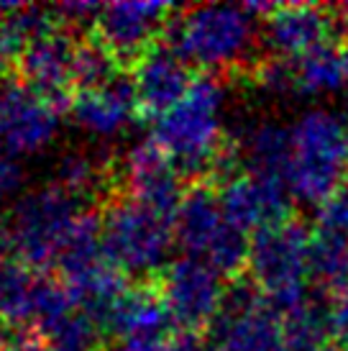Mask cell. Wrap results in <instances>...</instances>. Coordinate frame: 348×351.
I'll return each mask as SVG.
<instances>
[{
	"label": "cell",
	"instance_id": "cell-9",
	"mask_svg": "<svg viewBox=\"0 0 348 351\" xmlns=\"http://www.w3.org/2000/svg\"><path fill=\"white\" fill-rule=\"evenodd\" d=\"M59 106L21 82H0V147L8 156H34L54 144Z\"/></svg>",
	"mask_w": 348,
	"mask_h": 351
},
{
	"label": "cell",
	"instance_id": "cell-28",
	"mask_svg": "<svg viewBox=\"0 0 348 351\" xmlns=\"http://www.w3.org/2000/svg\"><path fill=\"white\" fill-rule=\"evenodd\" d=\"M320 231L336 234L348 241V185H343L320 208Z\"/></svg>",
	"mask_w": 348,
	"mask_h": 351
},
{
	"label": "cell",
	"instance_id": "cell-22",
	"mask_svg": "<svg viewBox=\"0 0 348 351\" xmlns=\"http://www.w3.org/2000/svg\"><path fill=\"white\" fill-rule=\"evenodd\" d=\"M49 351H100L103 326L79 308L59 315L39 331Z\"/></svg>",
	"mask_w": 348,
	"mask_h": 351
},
{
	"label": "cell",
	"instance_id": "cell-33",
	"mask_svg": "<svg viewBox=\"0 0 348 351\" xmlns=\"http://www.w3.org/2000/svg\"><path fill=\"white\" fill-rule=\"evenodd\" d=\"M166 351H213L197 331H179L169 336Z\"/></svg>",
	"mask_w": 348,
	"mask_h": 351
},
{
	"label": "cell",
	"instance_id": "cell-35",
	"mask_svg": "<svg viewBox=\"0 0 348 351\" xmlns=\"http://www.w3.org/2000/svg\"><path fill=\"white\" fill-rule=\"evenodd\" d=\"M340 57H343V64H346V90H348V44H346V49L340 51Z\"/></svg>",
	"mask_w": 348,
	"mask_h": 351
},
{
	"label": "cell",
	"instance_id": "cell-24",
	"mask_svg": "<svg viewBox=\"0 0 348 351\" xmlns=\"http://www.w3.org/2000/svg\"><path fill=\"white\" fill-rule=\"evenodd\" d=\"M312 277L328 290H348V241L336 234L320 231L312 239Z\"/></svg>",
	"mask_w": 348,
	"mask_h": 351
},
{
	"label": "cell",
	"instance_id": "cell-17",
	"mask_svg": "<svg viewBox=\"0 0 348 351\" xmlns=\"http://www.w3.org/2000/svg\"><path fill=\"white\" fill-rule=\"evenodd\" d=\"M131 77H134L141 110L154 118L177 106L195 82L190 75V62L169 41H156L134 64Z\"/></svg>",
	"mask_w": 348,
	"mask_h": 351
},
{
	"label": "cell",
	"instance_id": "cell-18",
	"mask_svg": "<svg viewBox=\"0 0 348 351\" xmlns=\"http://www.w3.org/2000/svg\"><path fill=\"white\" fill-rule=\"evenodd\" d=\"M172 323L162 293H151L146 287H128L108 315L105 331L116 333L121 341H149L169 339L166 331Z\"/></svg>",
	"mask_w": 348,
	"mask_h": 351
},
{
	"label": "cell",
	"instance_id": "cell-31",
	"mask_svg": "<svg viewBox=\"0 0 348 351\" xmlns=\"http://www.w3.org/2000/svg\"><path fill=\"white\" fill-rule=\"evenodd\" d=\"M23 187V169L21 165L8 154H0V205L5 203L8 197L21 193Z\"/></svg>",
	"mask_w": 348,
	"mask_h": 351
},
{
	"label": "cell",
	"instance_id": "cell-32",
	"mask_svg": "<svg viewBox=\"0 0 348 351\" xmlns=\"http://www.w3.org/2000/svg\"><path fill=\"white\" fill-rule=\"evenodd\" d=\"M23 41L18 39V34L10 29L5 21H0V75H5L8 67L16 62L18 64V57L23 51Z\"/></svg>",
	"mask_w": 348,
	"mask_h": 351
},
{
	"label": "cell",
	"instance_id": "cell-34",
	"mask_svg": "<svg viewBox=\"0 0 348 351\" xmlns=\"http://www.w3.org/2000/svg\"><path fill=\"white\" fill-rule=\"evenodd\" d=\"M0 351H49V349H47V343L31 341V339H18V341L3 343Z\"/></svg>",
	"mask_w": 348,
	"mask_h": 351
},
{
	"label": "cell",
	"instance_id": "cell-14",
	"mask_svg": "<svg viewBox=\"0 0 348 351\" xmlns=\"http://www.w3.org/2000/svg\"><path fill=\"white\" fill-rule=\"evenodd\" d=\"M72 123L92 138H116L126 134L134 118L141 113L134 77L118 72L105 88L77 90L67 103Z\"/></svg>",
	"mask_w": 348,
	"mask_h": 351
},
{
	"label": "cell",
	"instance_id": "cell-15",
	"mask_svg": "<svg viewBox=\"0 0 348 351\" xmlns=\"http://www.w3.org/2000/svg\"><path fill=\"white\" fill-rule=\"evenodd\" d=\"M336 34V19L320 5H277L266 13L261 39L277 59H297L328 49Z\"/></svg>",
	"mask_w": 348,
	"mask_h": 351
},
{
	"label": "cell",
	"instance_id": "cell-1",
	"mask_svg": "<svg viewBox=\"0 0 348 351\" xmlns=\"http://www.w3.org/2000/svg\"><path fill=\"white\" fill-rule=\"evenodd\" d=\"M225 85L215 75H203L177 106L154 118L151 138L164 149L179 175L218 172L225 156Z\"/></svg>",
	"mask_w": 348,
	"mask_h": 351
},
{
	"label": "cell",
	"instance_id": "cell-2",
	"mask_svg": "<svg viewBox=\"0 0 348 351\" xmlns=\"http://www.w3.org/2000/svg\"><path fill=\"white\" fill-rule=\"evenodd\" d=\"M348 175V118L333 108H308L290 126V156L282 185L295 200L323 205Z\"/></svg>",
	"mask_w": 348,
	"mask_h": 351
},
{
	"label": "cell",
	"instance_id": "cell-4",
	"mask_svg": "<svg viewBox=\"0 0 348 351\" xmlns=\"http://www.w3.org/2000/svg\"><path fill=\"white\" fill-rule=\"evenodd\" d=\"M82 213L85 210L79 208L77 197H72L57 182L36 187L13 203L3 239L21 262L39 272L59 262V254Z\"/></svg>",
	"mask_w": 348,
	"mask_h": 351
},
{
	"label": "cell",
	"instance_id": "cell-27",
	"mask_svg": "<svg viewBox=\"0 0 348 351\" xmlns=\"http://www.w3.org/2000/svg\"><path fill=\"white\" fill-rule=\"evenodd\" d=\"M259 88L271 98H284L295 93V69L287 59H271L259 67Z\"/></svg>",
	"mask_w": 348,
	"mask_h": 351
},
{
	"label": "cell",
	"instance_id": "cell-3",
	"mask_svg": "<svg viewBox=\"0 0 348 351\" xmlns=\"http://www.w3.org/2000/svg\"><path fill=\"white\" fill-rule=\"evenodd\" d=\"M264 5H236V3H205L187 8L169 26V44L190 64L223 72L241 67L253 57L261 36Z\"/></svg>",
	"mask_w": 348,
	"mask_h": 351
},
{
	"label": "cell",
	"instance_id": "cell-8",
	"mask_svg": "<svg viewBox=\"0 0 348 351\" xmlns=\"http://www.w3.org/2000/svg\"><path fill=\"white\" fill-rule=\"evenodd\" d=\"M213 351H290L282 313L256 285H233L210 326Z\"/></svg>",
	"mask_w": 348,
	"mask_h": 351
},
{
	"label": "cell",
	"instance_id": "cell-20",
	"mask_svg": "<svg viewBox=\"0 0 348 351\" xmlns=\"http://www.w3.org/2000/svg\"><path fill=\"white\" fill-rule=\"evenodd\" d=\"M41 282H44V274L36 269L16 262L5 264L0 269V323L34 328Z\"/></svg>",
	"mask_w": 348,
	"mask_h": 351
},
{
	"label": "cell",
	"instance_id": "cell-6",
	"mask_svg": "<svg viewBox=\"0 0 348 351\" xmlns=\"http://www.w3.org/2000/svg\"><path fill=\"white\" fill-rule=\"evenodd\" d=\"M253 285L279 313L308 300L312 277V236L300 223H279L253 236L249 249Z\"/></svg>",
	"mask_w": 348,
	"mask_h": 351
},
{
	"label": "cell",
	"instance_id": "cell-38",
	"mask_svg": "<svg viewBox=\"0 0 348 351\" xmlns=\"http://www.w3.org/2000/svg\"><path fill=\"white\" fill-rule=\"evenodd\" d=\"M340 13H343V16H346V19H348V3H346V5H343V8H340Z\"/></svg>",
	"mask_w": 348,
	"mask_h": 351
},
{
	"label": "cell",
	"instance_id": "cell-19",
	"mask_svg": "<svg viewBox=\"0 0 348 351\" xmlns=\"http://www.w3.org/2000/svg\"><path fill=\"white\" fill-rule=\"evenodd\" d=\"M238 154L249 175L282 182L290 156V128L271 118L249 121L238 136Z\"/></svg>",
	"mask_w": 348,
	"mask_h": 351
},
{
	"label": "cell",
	"instance_id": "cell-16",
	"mask_svg": "<svg viewBox=\"0 0 348 351\" xmlns=\"http://www.w3.org/2000/svg\"><path fill=\"white\" fill-rule=\"evenodd\" d=\"M77 44L79 41L72 39V34L64 29H54L39 39L26 41L18 57L21 82L57 106L67 100L69 88L75 85Z\"/></svg>",
	"mask_w": 348,
	"mask_h": 351
},
{
	"label": "cell",
	"instance_id": "cell-36",
	"mask_svg": "<svg viewBox=\"0 0 348 351\" xmlns=\"http://www.w3.org/2000/svg\"><path fill=\"white\" fill-rule=\"evenodd\" d=\"M318 351H343V349H340V346H328V343H325V346H320Z\"/></svg>",
	"mask_w": 348,
	"mask_h": 351
},
{
	"label": "cell",
	"instance_id": "cell-12",
	"mask_svg": "<svg viewBox=\"0 0 348 351\" xmlns=\"http://www.w3.org/2000/svg\"><path fill=\"white\" fill-rule=\"evenodd\" d=\"M172 5L166 3H108L95 21L97 41L118 62H138L156 44Z\"/></svg>",
	"mask_w": 348,
	"mask_h": 351
},
{
	"label": "cell",
	"instance_id": "cell-37",
	"mask_svg": "<svg viewBox=\"0 0 348 351\" xmlns=\"http://www.w3.org/2000/svg\"><path fill=\"white\" fill-rule=\"evenodd\" d=\"M3 343H8V339H5V331H3V326H0V346Z\"/></svg>",
	"mask_w": 348,
	"mask_h": 351
},
{
	"label": "cell",
	"instance_id": "cell-7",
	"mask_svg": "<svg viewBox=\"0 0 348 351\" xmlns=\"http://www.w3.org/2000/svg\"><path fill=\"white\" fill-rule=\"evenodd\" d=\"M174 236L184 256L203 259L223 277L249 264L251 244L246 241V234L228 221L221 195L210 187L197 185L184 193L182 205L174 215Z\"/></svg>",
	"mask_w": 348,
	"mask_h": 351
},
{
	"label": "cell",
	"instance_id": "cell-23",
	"mask_svg": "<svg viewBox=\"0 0 348 351\" xmlns=\"http://www.w3.org/2000/svg\"><path fill=\"white\" fill-rule=\"evenodd\" d=\"M282 321L290 351H318L320 346H325L323 341L328 336V313L325 305H320L312 295L287 308L282 313Z\"/></svg>",
	"mask_w": 348,
	"mask_h": 351
},
{
	"label": "cell",
	"instance_id": "cell-26",
	"mask_svg": "<svg viewBox=\"0 0 348 351\" xmlns=\"http://www.w3.org/2000/svg\"><path fill=\"white\" fill-rule=\"evenodd\" d=\"M118 72V59L100 44L97 39H87L77 44L75 57V85L79 90L105 88Z\"/></svg>",
	"mask_w": 348,
	"mask_h": 351
},
{
	"label": "cell",
	"instance_id": "cell-25",
	"mask_svg": "<svg viewBox=\"0 0 348 351\" xmlns=\"http://www.w3.org/2000/svg\"><path fill=\"white\" fill-rule=\"evenodd\" d=\"M54 177H57V185L62 190H67L72 197H77L79 203L87 200V197L97 195L103 190V185H105L103 167L97 165L90 154H85V152H67L57 162Z\"/></svg>",
	"mask_w": 348,
	"mask_h": 351
},
{
	"label": "cell",
	"instance_id": "cell-11",
	"mask_svg": "<svg viewBox=\"0 0 348 351\" xmlns=\"http://www.w3.org/2000/svg\"><path fill=\"white\" fill-rule=\"evenodd\" d=\"M121 175L128 187V197L174 221L184 197L182 175L154 138H144L128 149Z\"/></svg>",
	"mask_w": 348,
	"mask_h": 351
},
{
	"label": "cell",
	"instance_id": "cell-29",
	"mask_svg": "<svg viewBox=\"0 0 348 351\" xmlns=\"http://www.w3.org/2000/svg\"><path fill=\"white\" fill-rule=\"evenodd\" d=\"M325 313H328V336L348 349V290L333 295L325 305Z\"/></svg>",
	"mask_w": 348,
	"mask_h": 351
},
{
	"label": "cell",
	"instance_id": "cell-5",
	"mask_svg": "<svg viewBox=\"0 0 348 351\" xmlns=\"http://www.w3.org/2000/svg\"><path fill=\"white\" fill-rule=\"evenodd\" d=\"M177 244L174 221L134 197L110 203L103 213V249L118 272L136 280L164 274Z\"/></svg>",
	"mask_w": 348,
	"mask_h": 351
},
{
	"label": "cell",
	"instance_id": "cell-13",
	"mask_svg": "<svg viewBox=\"0 0 348 351\" xmlns=\"http://www.w3.org/2000/svg\"><path fill=\"white\" fill-rule=\"evenodd\" d=\"M221 205L241 234L259 236L284 223L290 213V193L282 182L256 175H228L221 187Z\"/></svg>",
	"mask_w": 348,
	"mask_h": 351
},
{
	"label": "cell",
	"instance_id": "cell-21",
	"mask_svg": "<svg viewBox=\"0 0 348 351\" xmlns=\"http://www.w3.org/2000/svg\"><path fill=\"white\" fill-rule=\"evenodd\" d=\"M295 93L308 98H325L336 95L346 88V64L338 51L320 49L315 54L297 59L295 64Z\"/></svg>",
	"mask_w": 348,
	"mask_h": 351
},
{
	"label": "cell",
	"instance_id": "cell-10",
	"mask_svg": "<svg viewBox=\"0 0 348 351\" xmlns=\"http://www.w3.org/2000/svg\"><path fill=\"white\" fill-rule=\"evenodd\" d=\"M159 293L172 321L179 323L182 331H197L203 326H213L223 311L228 287H223V274L208 262L182 256L166 267Z\"/></svg>",
	"mask_w": 348,
	"mask_h": 351
},
{
	"label": "cell",
	"instance_id": "cell-30",
	"mask_svg": "<svg viewBox=\"0 0 348 351\" xmlns=\"http://www.w3.org/2000/svg\"><path fill=\"white\" fill-rule=\"evenodd\" d=\"M100 10H103V5H97V3H82V0H72V3H59V5H54V13H57L59 23H64V26H87V23L95 26Z\"/></svg>",
	"mask_w": 348,
	"mask_h": 351
}]
</instances>
